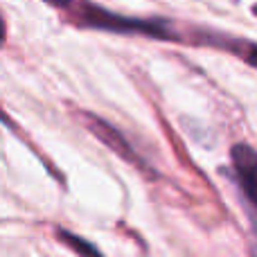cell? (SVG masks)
I'll return each mask as SVG.
<instances>
[{
	"mask_svg": "<svg viewBox=\"0 0 257 257\" xmlns=\"http://www.w3.org/2000/svg\"><path fill=\"white\" fill-rule=\"evenodd\" d=\"M232 160V172H235V181L239 185L241 194H244V203L248 210V217L255 219V172H257V156L255 149L248 142H237L230 151Z\"/></svg>",
	"mask_w": 257,
	"mask_h": 257,
	"instance_id": "obj_3",
	"label": "cell"
},
{
	"mask_svg": "<svg viewBox=\"0 0 257 257\" xmlns=\"http://www.w3.org/2000/svg\"><path fill=\"white\" fill-rule=\"evenodd\" d=\"M57 237H59V241H61V244H66L68 248H72L75 253H79V255H102V250H99L95 244H90V241H86L84 237L75 235V232H70V230L59 228Z\"/></svg>",
	"mask_w": 257,
	"mask_h": 257,
	"instance_id": "obj_4",
	"label": "cell"
},
{
	"mask_svg": "<svg viewBox=\"0 0 257 257\" xmlns=\"http://www.w3.org/2000/svg\"><path fill=\"white\" fill-rule=\"evenodd\" d=\"M84 122H86V126L90 128V133H93V136H97L99 140H102L111 151H115L120 158H124L126 163L138 165L140 169H145V172H149L151 176H156V174L147 167V160L142 158V156L131 147V142L122 136L120 128H115L111 122L102 120L99 115H93V113H84Z\"/></svg>",
	"mask_w": 257,
	"mask_h": 257,
	"instance_id": "obj_2",
	"label": "cell"
},
{
	"mask_svg": "<svg viewBox=\"0 0 257 257\" xmlns=\"http://www.w3.org/2000/svg\"><path fill=\"white\" fill-rule=\"evenodd\" d=\"M43 3H48L50 7H61V9H68L75 0H43Z\"/></svg>",
	"mask_w": 257,
	"mask_h": 257,
	"instance_id": "obj_5",
	"label": "cell"
},
{
	"mask_svg": "<svg viewBox=\"0 0 257 257\" xmlns=\"http://www.w3.org/2000/svg\"><path fill=\"white\" fill-rule=\"evenodd\" d=\"M5 41H7V25H5V16L0 12V48L5 45Z\"/></svg>",
	"mask_w": 257,
	"mask_h": 257,
	"instance_id": "obj_6",
	"label": "cell"
},
{
	"mask_svg": "<svg viewBox=\"0 0 257 257\" xmlns=\"http://www.w3.org/2000/svg\"><path fill=\"white\" fill-rule=\"evenodd\" d=\"M75 9L72 21L77 27H88V30L113 32V34H131V36H149L158 41H174V43H187L185 34L176 27L174 21L167 18H145V16H124L117 12H108L102 5L81 3L77 0L70 5ZM68 7V9H70Z\"/></svg>",
	"mask_w": 257,
	"mask_h": 257,
	"instance_id": "obj_1",
	"label": "cell"
},
{
	"mask_svg": "<svg viewBox=\"0 0 257 257\" xmlns=\"http://www.w3.org/2000/svg\"><path fill=\"white\" fill-rule=\"evenodd\" d=\"M0 124H7V126H12V128H18V126L12 122V117H9L7 113L3 111V106H0Z\"/></svg>",
	"mask_w": 257,
	"mask_h": 257,
	"instance_id": "obj_7",
	"label": "cell"
}]
</instances>
